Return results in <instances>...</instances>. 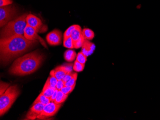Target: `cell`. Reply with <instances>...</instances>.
I'll return each mask as SVG.
<instances>
[{"instance_id": "cell-1", "label": "cell", "mask_w": 160, "mask_h": 120, "mask_svg": "<svg viewBox=\"0 0 160 120\" xmlns=\"http://www.w3.org/2000/svg\"><path fill=\"white\" fill-rule=\"evenodd\" d=\"M38 40H29L24 36H12L0 40L1 60L7 64L28 51L38 43Z\"/></svg>"}, {"instance_id": "cell-2", "label": "cell", "mask_w": 160, "mask_h": 120, "mask_svg": "<svg viewBox=\"0 0 160 120\" xmlns=\"http://www.w3.org/2000/svg\"><path fill=\"white\" fill-rule=\"evenodd\" d=\"M43 60V55L38 51L27 54L13 62L9 73L17 76L32 74L39 68Z\"/></svg>"}, {"instance_id": "cell-3", "label": "cell", "mask_w": 160, "mask_h": 120, "mask_svg": "<svg viewBox=\"0 0 160 120\" xmlns=\"http://www.w3.org/2000/svg\"><path fill=\"white\" fill-rule=\"evenodd\" d=\"M27 13L11 21L3 27L1 32V39H5L12 36H24L27 26Z\"/></svg>"}, {"instance_id": "cell-4", "label": "cell", "mask_w": 160, "mask_h": 120, "mask_svg": "<svg viewBox=\"0 0 160 120\" xmlns=\"http://www.w3.org/2000/svg\"><path fill=\"white\" fill-rule=\"evenodd\" d=\"M20 94L17 85L11 86L1 95L0 97V115H3L8 111L16 101Z\"/></svg>"}, {"instance_id": "cell-5", "label": "cell", "mask_w": 160, "mask_h": 120, "mask_svg": "<svg viewBox=\"0 0 160 120\" xmlns=\"http://www.w3.org/2000/svg\"><path fill=\"white\" fill-rule=\"evenodd\" d=\"M16 8L11 4L0 7V26H5L16 16Z\"/></svg>"}, {"instance_id": "cell-6", "label": "cell", "mask_w": 160, "mask_h": 120, "mask_svg": "<svg viewBox=\"0 0 160 120\" xmlns=\"http://www.w3.org/2000/svg\"><path fill=\"white\" fill-rule=\"evenodd\" d=\"M61 107V104H57L54 102H50L45 105L43 111L38 116L37 119H45L54 116Z\"/></svg>"}, {"instance_id": "cell-7", "label": "cell", "mask_w": 160, "mask_h": 120, "mask_svg": "<svg viewBox=\"0 0 160 120\" xmlns=\"http://www.w3.org/2000/svg\"><path fill=\"white\" fill-rule=\"evenodd\" d=\"M27 25L33 27L38 33L45 32V28L47 29V27H45L41 20L32 14H29L27 16Z\"/></svg>"}, {"instance_id": "cell-8", "label": "cell", "mask_w": 160, "mask_h": 120, "mask_svg": "<svg viewBox=\"0 0 160 120\" xmlns=\"http://www.w3.org/2000/svg\"><path fill=\"white\" fill-rule=\"evenodd\" d=\"M24 36H25V38L29 40H31V41L38 40L42 44L43 46L46 48H47V46L44 40L38 36V32L36 31V30L30 26L27 25V26L25 28Z\"/></svg>"}, {"instance_id": "cell-9", "label": "cell", "mask_w": 160, "mask_h": 120, "mask_svg": "<svg viewBox=\"0 0 160 120\" xmlns=\"http://www.w3.org/2000/svg\"><path fill=\"white\" fill-rule=\"evenodd\" d=\"M46 40L50 45H60L62 43V32L58 29L53 30L48 34L46 36Z\"/></svg>"}, {"instance_id": "cell-10", "label": "cell", "mask_w": 160, "mask_h": 120, "mask_svg": "<svg viewBox=\"0 0 160 120\" xmlns=\"http://www.w3.org/2000/svg\"><path fill=\"white\" fill-rule=\"evenodd\" d=\"M45 105L41 103H36L33 104L32 107L27 115V119L29 120H35L38 116L41 113L44 108Z\"/></svg>"}, {"instance_id": "cell-11", "label": "cell", "mask_w": 160, "mask_h": 120, "mask_svg": "<svg viewBox=\"0 0 160 120\" xmlns=\"http://www.w3.org/2000/svg\"><path fill=\"white\" fill-rule=\"evenodd\" d=\"M69 73L66 70L64 65L57 67L54 70L50 71V75L54 76L58 80H62L66 74Z\"/></svg>"}, {"instance_id": "cell-12", "label": "cell", "mask_w": 160, "mask_h": 120, "mask_svg": "<svg viewBox=\"0 0 160 120\" xmlns=\"http://www.w3.org/2000/svg\"><path fill=\"white\" fill-rule=\"evenodd\" d=\"M96 49V46L93 43L89 40L85 39L84 43L82 47L81 52H82L87 56L91 55Z\"/></svg>"}, {"instance_id": "cell-13", "label": "cell", "mask_w": 160, "mask_h": 120, "mask_svg": "<svg viewBox=\"0 0 160 120\" xmlns=\"http://www.w3.org/2000/svg\"><path fill=\"white\" fill-rule=\"evenodd\" d=\"M56 89V88L50 87L47 82H46L44 86L41 91V93L47 97L50 98L54 93L55 90Z\"/></svg>"}, {"instance_id": "cell-14", "label": "cell", "mask_w": 160, "mask_h": 120, "mask_svg": "<svg viewBox=\"0 0 160 120\" xmlns=\"http://www.w3.org/2000/svg\"><path fill=\"white\" fill-rule=\"evenodd\" d=\"M82 30L81 27L79 25H77L76 27L72 32L71 37L74 42L80 39L82 36Z\"/></svg>"}, {"instance_id": "cell-15", "label": "cell", "mask_w": 160, "mask_h": 120, "mask_svg": "<svg viewBox=\"0 0 160 120\" xmlns=\"http://www.w3.org/2000/svg\"><path fill=\"white\" fill-rule=\"evenodd\" d=\"M77 54L76 52L72 49H68L65 52L64 58L68 62H72L76 58Z\"/></svg>"}, {"instance_id": "cell-16", "label": "cell", "mask_w": 160, "mask_h": 120, "mask_svg": "<svg viewBox=\"0 0 160 120\" xmlns=\"http://www.w3.org/2000/svg\"><path fill=\"white\" fill-rule=\"evenodd\" d=\"M68 95L65 94L61 90H58L56 98L54 102L57 104H61L65 101L68 98Z\"/></svg>"}, {"instance_id": "cell-17", "label": "cell", "mask_w": 160, "mask_h": 120, "mask_svg": "<svg viewBox=\"0 0 160 120\" xmlns=\"http://www.w3.org/2000/svg\"><path fill=\"white\" fill-rule=\"evenodd\" d=\"M82 36L86 40H91L94 38V33L89 28H84L82 30Z\"/></svg>"}, {"instance_id": "cell-18", "label": "cell", "mask_w": 160, "mask_h": 120, "mask_svg": "<svg viewBox=\"0 0 160 120\" xmlns=\"http://www.w3.org/2000/svg\"><path fill=\"white\" fill-rule=\"evenodd\" d=\"M51 102L50 99L48 98L47 97L45 96L42 93H40V94L38 97L37 98H36L35 102L33 104L36 103H41L44 104L45 105Z\"/></svg>"}, {"instance_id": "cell-19", "label": "cell", "mask_w": 160, "mask_h": 120, "mask_svg": "<svg viewBox=\"0 0 160 120\" xmlns=\"http://www.w3.org/2000/svg\"><path fill=\"white\" fill-rule=\"evenodd\" d=\"M63 46L69 49H73L74 48V41L72 37H69L65 40H63Z\"/></svg>"}, {"instance_id": "cell-20", "label": "cell", "mask_w": 160, "mask_h": 120, "mask_svg": "<svg viewBox=\"0 0 160 120\" xmlns=\"http://www.w3.org/2000/svg\"><path fill=\"white\" fill-rule=\"evenodd\" d=\"M58 81V80L57 79L56 77H55L54 76L50 75V77H48L46 82H47L50 87L56 88V85Z\"/></svg>"}, {"instance_id": "cell-21", "label": "cell", "mask_w": 160, "mask_h": 120, "mask_svg": "<svg viewBox=\"0 0 160 120\" xmlns=\"http://www.w3.org/2000/svg\"><path fill=\"white\" fill-rule=\"evenodd\" d=\"M84 67L85 64H82L77 60H75L73 66V70L76 72H81L84 70Z\"/></svg>"}, {"instance_id": "cell-22", "label": "cell", "mask_w": 160, "mask_h": 120, "mask_svg": "<svg viewBox=\"0 0 160 120\" xmlns=\"http://www.w3.org/2000/svg\"><path fill=\"white\" fill-rule=\"evenodd\" d=\"M87 57L82 52H80L78 53L76 56V60L79 62L81 63L82 64H85L87 61Z\"/></svg>"}, {"instance_id": "cell-23", "label": "cell", "mask_w": 160, "mask_h": 120, "mask_svg": "<svg viewBox=\"0 0 160 120\" xmlns=\"http://www.w3.org/2000/svg\"><path fill=\"white\" fill-rule=\"evenodd\" d=\"M76 26H77V25H72L71 26L68 28V29L64 33L63 40H65L68 37H71L72 32L74 30V28L76 27Z\"/></svg>"}, {"instance_id": "cell-24", "label": "cell", "mask_w": 160, "mask_h": 120, "mask_svg": "<svg viewBox=\"0 0 160 120\" xmlns=\"http://www.w3.org/2000/svg\"><path fill=\"white\" fill-rule=\"evenodd\" d=\"M77 73H75L74 77L71 79V80L68 81V82L65 83V86L72 87L75 86L76 85V80L77 79Z\"/></svg>"}, {"instance_id": "cell-25", "label": "cell", "mask_w": 160, "mask_h": 120, "mask_svg": "<svg viewBox=\"0 0 160 120\" xmlns=\"http://www.w3.org/2000/svg\"><path fill=\"white\" fill-rule=\"evenodd\" d=\"M85 40V38H84L83 36H82L80 39L75 41L74 43V48L78 49V48H80V47H82Z\"/></svg>"}, {"instance_id": "cell-26", "label": "cell", "mask_w": 160, "mask_h": 120, "mask_svg": "<svg viewBox=\"0 0 160 120\" xmlns=\"http://www.w3.org/2000/svg\"><path fill=\"white\" fill-rule=\"evenodd\" d=\"M75 86L72 87L64 86L62 89H61V91L65 94L69 95L70 93H72L73 91L75 88Z\"/></svg>"}, {"instance_id": "cell-27", "label": "cell", "mask_w": 160, "mask_h": 120, "mask_svg": "<svg viewBox=\"0 0 160 120\" xmlns=\"http://www.w3.org/2000/svg\"><path fill=\"white\" fill-rule=\"evenodd\" d=\"M75 74V73H72V72H69V73L66 74V75L64 76V77L62 80L63 81L64 83H66V82H68V81L71 80L74 77Z\"/></svg>"}, {"instance_id": "cell-28", "label": "cell", "mask_w": 160, "mask_h": 120, "mask_svg": "<svg viewBox=\"0 0 160 120\" xmlns=\"http://www.w3.org/2000/svg\"><path fill=\"white\" fill-rule=\"evenodd\" d=\"M12 0H0V7L12 4Z\"/></svg>"}, {"instance_id": "cell-29", "label": "cell", "mask_w": 160, "mask_h": 120, "mask_svg": "<svg viewBox=\"0 0 160 120\" xmlns=\"http://www.w3.org/2000/svg\"><path fill=\"white\" fill-rule=\"evenodd\" d=\"M9 84H6V83H2V82H1V95H2L3 93L6 91V89L8 88Z\"/></svg>"}, {"instance_id": "cell-30", "label": "cell", "mask_w": 160, "mask_h": 120, "mask_svg": "<svg viewBox=\"0 0 160 120\" xmlns=\"http://www.w3.org/2000/svg\"><path fill=\"white\" fill-rule=\"evenodd\" d=\"M65 86V83L62 80H60L58 81L56 85V89L58 90H61Z\"/></svg>"}, {"instance_id": "cell-31", "label": "cell", "mask_w": 160, "mask_h": 120, "mask_svg": "<svg viewBox=\"0 0 160 120\" xmlns=\"http://www.w3.org/2000/svg\"><path fill=\"white\" fill-rule=\"evenodd\" d=\"M58 92V89H56L55 90L54 93L53 94L52 96L50 98V101L51 102H54V100H55L56 98Z\"/></svg>"}]
</instances>
